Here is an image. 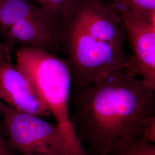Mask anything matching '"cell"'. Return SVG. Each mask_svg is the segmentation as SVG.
Masks as SVG:
<instances>
[{
	"instance_id": "30bf717a",
	"label": "cell",
	"mask_w": 155,
	"mask_h": 155,
	"mask_svg": "<svg viewBox=\"0 0 155 155\" xmlns=\"http://www.w3.org/2000/svg\"><path fill=\"white\" fill-rule=\"evenodd\" d=\"M109 155H155V146L137 140L117 148Z\"/></svg>"
},
{
	"instance_id": "277c9868",
	"label": "cell",
	"mask_w": 155,
	"mask_h": 155,
	"mask_svg": "<svg viewBox=\"0 0 155 155\" xmlns=\"http://www.w3.org/2000/svg\"><path fill=\"white\" fill-rule=\"evenodd\" d=\"M5 143L20 155H73L59 125L16 110L0 101Z\"/></svg>"
},
{
	"instance_id": "4fadbf2b",
	"label": "cell",
	"mask_w": 155,
	"mask_h": 155,
	"mask_svg": "<svg viewBox=\"0 0 155 155\" xmlns=\"http://www.w3.org/2000/svg\"><path fill=\"white\" fill-rule=\"evenodd\" d=\"M0 61L12 62L11 51L4 43L0 41Z\"/></svg>"
},
{
	"instance_id": "5b68a950",
	"label": "cell",
	"mask_w": 155,
	"mask_h": 155,
	"mask_svg": "<svg viewBox=\"0 0 155 155\" xmlns=\"http://www.w3.org/2000/svg\"><path fill=\"white\" fill-rule=\"evenodd\" d=\"M112 1L122 17L125 35L132 51L126 70L141 75L144 85L155 90V22L140 18L118 0Z\"/></svg>"
},
{
	"instance_id": "52a82bcc",
	"label": "cell",
	"mask_w": 155,
	"mask_h": 155,
	"mask_svg": "<svg viewBox=\"0 0 155 155\" xmlns=\"http://www.w3.org/2000/svg\"><path fill=\"white\" fill-rule=\"evenodd\" d=\"M0 101L17 111L41 117L50 109L28 76L12 62L0 61Z\"/></svg>"
},
{
	"instance_id": "7c38bea8",
	"label": "cell",
	"mask_w": 155,
	"mask_h": 155,
	"mask_svg": "<svg viewBox=\"0 0 155 155\" xmlns=\"http://www.w3.org/2000/svg\"><path fill=\"white\" fill-rule=\"evenodd\" d=\"M140 140L150 144H155V117L151 119L144 127Z\"/></svg>"
},
{
	"instance_id": "3957f363",
	"label": "cell",
	"mask_w": 155,
	"mask_h": 155,
	"mask_svg": "<svg viewBox=\"0 0 155 155\" xmlns=\"http://www.w3.org/2000/svg\"><path fill=\"white\" fill-rule=\"evenodd\" d=\"M16 64L29 78L66 136L73 155H87L78 139L69 112L72 82L68 61L44 50L20 46Z\"/></svg>"
},
{
	"instance_id": "8fae6325",
	"label": "cell",
	"mask_w": 155,
	"mask_h": 155,
	"mask_svg": "<svg viewBox=\"0 0 155 155\" xmlns=\"http://www.w3.org/2000/svg\"><path fill=\"white\" fill-rule=\"evenodd\" d=\"M45 9L55 12L61 16V13L75 0H30Z\"/></svg>"
},
{
	"instance_id": "5bb4252c",
	"label": "cell",
	"mask_w": 155,
	"mask_h": 155,
	"mask_svg": "<svg viewBox=\"0 0 155 155\" xmlns=\"http://www.w3.org/2000/svg\"><path fill=\"white\" fill-rule=\"evenodd\" d=\"M0 155H14L8 150L2 136L0 129Z\"/></svg>"
},
{
	"instance_id": "7a4b0ae2",
	"label": "cell",
	"mask_w": 155,
	"mask_h": 155,
	"mask_svg": "<svg viewBox=\"0 0 155 155\" xmlns=\"http://www.w3.org/2000/svg\"><path fill=\"white\" fill-rule=\"evenodd\" d=\"M61 42L77 90L127 69L125 31L114 2L75 0L61 15Z\"/></svg>"
},
{
	"instance_id": "9c48e42d",
	"label": "cell",
	"mask_w": 155,
	"mask_h": 155,
	"mask_svg": "<svg viewBox=\"0 0 155 155\" xmlns=\"http://www.w3.org/2000/svg\"><path fill=\"white\" fill-rule=\"evenodd\" d=\"M140 18L155 22V0H118Z\"/></svg>"
},
{
	"instance_id": "6da1fadb",
	"label": "cell",
	"mask_w": 155,
	"mask_h": 155,
	"mask_svg": "<svg viewBox=\"0 0 155 155\" xmlns=\"http://www.w3.org/2000/svg\"><path fill=\"white\" fill-rule=\"evenodd\" d=\"M74 101L71 124L78 140L87 146V155H109L140 140L144 127L155 117V90L125 70L77 90Z\"/></svg>"
},
{
	"instance_id": "ba28073f",
	"label": "cell",
	"mask_w": 155,
	"mask_h": 155,
	"mask_svg": "<svg viewBox=\"0 0 155 155\" xmlns=\"http://www.w3.org/2000/svg\"><path fill=\"white\" fill-rule=\"evenodd\" d=\"M55 13L30 0H0V35L23 20Z\"/></svg>"
},
{
	"instance_id": "8992f818",
	"label": "cell",
	"mask_w": 155,
	"mask_h": 155,
	"mask_svg": "<svg viewBox=\"0 0 155 155\" xmlns=\"http://www.w3.org/2000/svg\"><path fill=\"white\" fill-rule=\"evenodd\" d=\"M61 27L60 15L52 13L45 16L23 20L0 35L10 51L16 46H25L56 55L63 52Z\"/></svg>"
}]
</instances>
